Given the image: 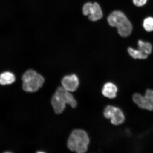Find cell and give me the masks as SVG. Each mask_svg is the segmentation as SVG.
Here are the masks:
<instances>
[{
  "instance_id": "obj_15",
  "label": "cell",
  "mask_w": 153,
  "mask_h": 153,
  "mask_svg": "<svg viewBox=\"0 0 153 153\" xmlns=\"http://www.w3.org/2000/svg\"><path fill=\"white\" fill-rule=\"evenodd\" d=\"M143 28L146 31L150 32L153 31V18L149 17L144 19L143 23Z\"/></svg>"
},
{
  "instance_id": "obj_16",
  "label": "cell",
  "mask_w": 153,
  "mask_h": 153,
  "mask_svg": "<svg viewBox=\"0 0 153 153\" xmlns=\"http://www.w3.org/2000/svg\"><path fill=\"white\" fill-rule=\"evenodd\" d=\"M148 0H133V3L136 6L140 7L143 6L147 3Z\"/></svg>"
},
{
  "instance_id": "obj_10",
  "label": "cell",
  "mask_w": 153,
  "mask_h": 153,
  "mask_svg": "<svg viewBox=\"0 0 153 153\" xmlns=\"http://www.w3.org/2000/svg\"><path fill=\"white\" fill-rule=\"evenodd\" d=\"M145 102V110L153 111V90H147L144 96Z\"/></svg>"
},
{
  "instance_id": "obj_13",
  "label": "cell",
  "mask_w": 153,
  "mask_h": 153,
  "mask_svg": "<svg viewBox=\"0 0 153 153\" xmlns=\"http://www.w3.org/2000/svg\"><path fill=\"white\" fill-rule=\"evenodd\" d=\"M133 100L134 102L137 106L143 109H145V102L144 96L140 94L136 93L134 94L133 96Z\"/></svg>"
},
{
  "instance_id": "obj_1",
  "label": "cell",
  "mask_w": 153,
  "mask_h": 153,
  "mask_svg": "<svg viewBox=\"0 0 153 153\" xmlns=\"http://www.w3.org/2000/svg\"><path fill=\"white\" fill-rule=\"evenodd\" d=\"M51 103L55 113L57 114L62 113L67 104L73 108H76L77 105L74 96L62 87L57 89L51 99Z\"/></svg>"
},
{
  "instance_id": "obj_2",
  "label": "cell",
  "mask_w": 153,
  "mask_h": 153,
  "mask_svg": "<svg viewBox=\"0 0 153 153\" xmlns=\"http://www.w3.org/2000/svg\"><path fill=\"white\" fill-rule=\"evenodd\" d=\"M90 140L86 132L82 129L72 131L68 140L67 145L72 152L84 153L87 152Z\"/></svg>"
},
{
  "instance_id": "obj_12",
  "label": "cell",
  "mask_w": 153,
  "mask_h": 153,
  "mask_svg": "<svg viewBox=\"0 0 153 153\" xmlns=\"http://www.w3.org/2000/svg\"><path fill=\"white\" fill-rule=\"evenodd\" d=\"M138 49L145 54L148 55L152 53V46L150 43L139 40L138 42Z\"/></svg>"
},
{
  "instance_id": "obj_4",
  "label": "cell",
  "mask_w": 153,
  "mask_h": 153,
  "mask_svg": "<svg viewBox=\"0 0 153 153\" xmlns=\"http://www.w3.org/2000/svg\"><path fill=\"white\" fill-rule=\"evenodd\" d=\"M23 89L28 92L37 91L42 86L45 79L35 71L30 70L26 72L22 77Z\"/></svg>"
},
{
  "instance_id": "obj_14",
  "label": "cell",
  "mask_w": 153,
  "mask_h": 153,
  "mask_svg": "<svg viewBox=\"0 0 153 153\" xmlns=\"http://www.w3.org/2000/svg\"><path fill=\"white\" fill-rule=\"evenodd\" d=\"M117 108L111 105H108L105 108L104 112V116L108 119H111L116 112Z\"/></svg>"
},
{
  "instance_id": "obj_6",
  "label": "cell",
  "mask_w": 153,
  "mask_h": 153,
  "mask_svg": "<svg viewBox=\"0 0 153 153\" xmlns=\"http://www.w3.org/2000/svg\"><path fill=\"white\" fill-rule=\"evenodd\" d=\"M62 87L66 91L74 92L77 90L79 85V78L75 74L65 76L62 81Z\"/></svg>"
},
{
  "instance_id": "obj_9",
  "label": "cell",
  "mask_w": 153,
  "mask_h": 153,
  "mask_svg": "<svg viewBox=\"0 0 153 153\" xmlns=\"http://www.w3.org/2000/svg\"><path fill=\"white\" fill-rule=\"evenodd\" d=\"M110 120L111 123L114 125H120L123 123L125 120V116L122 111L117 108L116 112Z\"/></svg>"
},
{
  "instance_id": "obj_7",
  "label": "cell",
  "mask_w": 153,
  "mask_h": 153,
  "mask_svg": "<svg viewBox=\"0 0 153 153\" xmlns=\"http://www.w3.org/2000/svg\"><path fill=\"white\" fill-rule=\"evenodd\" d=\"M117 91V88L114 84L108 82L103 86L102 93L104 97L112 99L116 97Z\"/></svg>"
},
{
  "instance_id": "obj_5",
  "label": "cell",
  "mask_w": 153,
  "mask_h": 153,
  "mask_svg": "<svg viewBox=\"0 0 153 153\" xmlns=\"http://www.w3.org/2000/svg\"><path fill=\"white\" fill-rule=\"evenodd\" d=\"M83 13L85 16H88L89 20L93 22L100 20L103 15L100 5L96 2L85 4L83 7Z\"/></svg>"
},
{
  "instance_id": "obj_11",
  "label": "cell",
  "mask_w": 153,
  "mask_h": 153,
  "mask_svg": "<svg viewBox=\"0 0 153 153\" xmlns=\"http://www.w3.org/2000/svg\"><path fill=\"white\" fill-rule=\"evenodd\" d=\"M128 52L129 55L135 59H145L148 57V55L145 54L139 49H135L131 47L128 49Z\"/></svg>"
},
{
  "instance_id": "obj_3",
  "label": "cell",
  "mask_w": 153,
  "mask_h": 153,
  "mask_svg": "<svg viewBox=\"0 0 153 153\" xmlns=\"http://www.w3.org/2000/svg\"><path fill=\"white\" fill-rule=\"evenodd\" d=\"M108 21L111 26L117 28L118 33L122 37H128L131 34L132 25L125 14L121 11H115L112 12L109 15Z\"/></svg>"
},
{
  "instance_id": "obj_8",
  "label": "cell",
  "mask_w": 153,
  "mask_h": 153,
  "mask_svg": "<svg viewBox=\"0 0 153 153\" xmlns=\"http://www.w3.org/2000/svg\"><path fill=\"white\" fill-rule=\"evenodd\" d=\"M15 80V76L12 72H5L0 74V84L2 85H10Z\"/></svg>"
}]
</instances>
